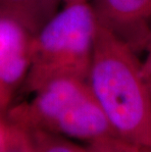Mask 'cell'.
<instances>
[{"mask_svg": "<svg viewBox=\"0 0 151 152\" xmlns=\"http://www.w3.org/2000/svg\"><path fill=\"white\" fill-rule=\"evenodd\" d=\"M88 83L115 134L147 147L151 143V91L137 52L98 25Z\"/></svg>", "mask_w": 151, "mask_h": 152, "instance_id": "cell-1", "label": "cell"}, {"mask_svg": "<svg viewBox=\"0 0 151 152\" xmlns=\"http://www.w3.org/2000/svg\"><path fill=\"white\" fill-rule=\"evenodd\" d=\"M33 93L31 101L9 110L7 119L11 123L31 131H46L88 144L118 137L88 80L60 77L46 83Z\"/></svg>", "mask_w": 151, "mask_h": 152, "instance_id": "cell-2", "label": "cell"}, {"mask_svg": "<svg viewBox=\"0 0 151 152\" xmlns=\"http://www.w3.org/2000/svg\"><path fill=\"white\" fill-rule=\"evenodd\" d=\"M98 25L89 0L64 4L34 34L26 89L60 77L88 80Z\"/></svg>", "mask_w": 151, "mask_h": 152, "instance_id": "cell-3", "label": "cell"}, {"mask_svg": "<svg viewBox=\"0 0 151 152\" xmlns=\"http://www.w3.org/2000/svg\"><path fill=\"white\" fill-rule=\"evenodd\" d=\"M34 34L9 16L0 14V112L8 109L25 83L31 63Z\"/></svg>", "mask_w": 151, "mask_h": 152, "instance_id": "cell-4", "label": "cell"}, {"mask_svg": "<svg viewBox=\"0 0 151 152\" xmlns=\"http://www.w3.org/2000/svg\"><path fill=\"white\" fill-rule=\"evenodd\" d=\"M98 23L136 51H144L151 33V0H89Z\"/></svg>", "mask_w": 151, "mask_h": 152, "instance_id": "cell-5", "label": "cell"}, {"mask_svg": "<svg viewBox=\"0 0 151 152\" xmlns=\"http://www.w3.org/2000/svg\"><path fill=\"white\" fill-rule=\"evenodd\" d=\"M54 0H0V14L22 23L34 34L58 11Z\"/></svg>", "mask_w": 151, "mask_h": 152, "instance_id": "cell-6", "label": "cell"}, {"mask_svg": "<svg viewBox=\"0 0 151 152\" xmlns=\"http://www.w3.org/2000/svg\"><path fill=\"white\" fill-rule=\"evenodd\" d=\"M35 152H82V148L69 138L46 131L31 130Z\"/></svg>", "mask_w": 151, "mask_h": 152, "instance_id": "cell-7", "label": "cell"}, {"mask_svg": "<svg viewBox=\"0 0 151 152\" xmlns=\"http://www.w3.org/2000/svg\"><path fill=\"white\" fill-rule=\"evenodd\" d=\"M10 123L7 137L0 147V152H35L31 130Z\"/></svg>", "mask_w": 151, "mask_h": 152, "instance_id": "cell-8", "label": "cell"}, {"mask_svg": "<svg viewBox=\"0 0 151 152\" xmlns=\"http://www.w3.org/2000/svg\"><path fill=\"white\" fill-rule=\"evenodd\" d=\"M82 152H143V147L113 137L88 144L82 148Z\"/></svg>", "mask_w": 151, "mask_h": 152, "instance_id": "cell-9", "label": "cell"}, {"mask_svg": "<svg viewBox=\"0 0 151 152\" xmlns=\"http://www.w3.org/2000/svg\"><path fill=\"white\" fill-rule=\"evenodd\" d=\"M145 52V58L142 61V69H143V74L145 77V80L151 91V41L147 44V46L144 50Z\"/></svg>", "mask_w": 151, "mask_h": 152, "instance_id": "cell-10", "label": "cell"}, {"mask_svg": "<svg viewBox=\"0 0 151 152\" xmlns=\"http://www.w3.org/2000/svg\"><path fill=\"white\" fill-rule=\"evenodd\" d=\"M9 120L7 118H3L2 113L0 112V147L2 146L5 141V138L7 137V132L9 130Z\"/></svg>", "mask_w": 151, "mask_h": 152, "instance_id": "cell-11", "label": "cell"}, {"mask_svg": "<svg viewBox=\"0 0 151 152\" xmlns=\"http://www.w3.org/2000/svg\"><path fill=\"white\" fill-rule=\"evenodd\" d=\"M55 2H57L58 4L62 3V4H68V3H73V2H77V1H85V0H54Z\"/></svg>", "mask_w": 151, "mask_h": 152, "instance_id": "cell-12", "label": "cell"}, {"mask_svg": "<svg viewBox=\"0 0 151 152\" xmlns=\"http://www.w3.org/2000/svg\"><path fill=\"white\" fill-rule=\"evenodd\" d=\"M143 152H151V143L147 147L143 148Z\"/></svg>", "mask_w": 151, "mask_h": 152, "instance_id": "cell-13", "label": "cell"}, {"mask_svg": "<svg viewBox=\"0 0 151 152\" xmlns=\"http://www.w3.org/2000/svg\"><path fill=\"white\" fill-rule=\"evenodd\" d=\"M151 41V33H150V37H149V41H148V43Z\"/></svg>", "mask_w": 151, "mask_h": 152, "instance_id": "cell-14", "label": "cell"}]
</instances>
